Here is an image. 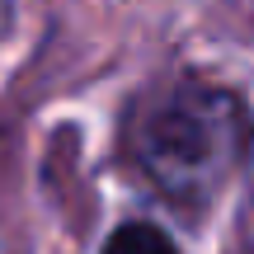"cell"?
<instances>
[{
	"label": "cell",
	"instance_id": "cell-1",
	"mask_svg": "<svg viewBox=\"0 0 254 254\" xmlns=\"http://www.w3.org/2000/svg\"><path fill=\"white\" fill-rule=\"evenodd\" d=\"M123 160L184 221L207 217L254 151L245 94L207 75H165L123 109Z\"/></svg>",
	"mask_w": 254,
	"mask_h": 254
},
{
	"label": "cell",
	"instance_id": "cell-2",
	"mask_svg": "<svg viewBox=\"0 0 254 254\" xmlns=\"http://www.w3.org/2000/svg\"><path fill=\"white\" fill-rule=\"evenodd\" d=\"M104 254H179V250H174V240L155 221H123L104 240Z\"/></svg>",
	"mask_w": 254,
	"mask_h": 254
}]
</instances>
